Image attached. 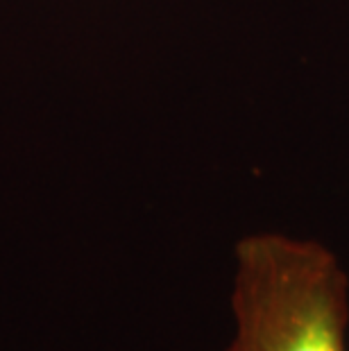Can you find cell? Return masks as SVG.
Returning <instances> with one entry per match:
<instances>
[{"mask_svg": "<svg viewBox=\"0 0 349 351\" xmlns=\"http://www.w3.org/2000/svg\"><path fill=\"white\" fill-rule=\"evenodd\" d=\"M229 302L234 331L225 351H349V274L315 238H241Z\"/></svg>", "mask_w": 349, "mask_h": 351, "instance_id": "cell-1", "label": "cell"}]
</instances>
